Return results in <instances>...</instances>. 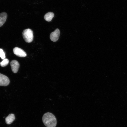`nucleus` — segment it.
Masks as SVG:
<instances>
[{
  "mask_svg": "<svg viewBox=\"0 0 127 127\" xmlns=\"http://www.w3.org/2000/svg\"><path fill=\"white\" fill-rule=\"evenodd\" d=\"M0 57L2 59H4L5 58V54L3 50L0 49Z\"/></svg>",
  "mask_w": 127,
  "mask_h": 127,
  "instance_id": "nucleus-11",
  "label": "nucleus"
},
{
  "mask_svg": "<svg viewBox=\"0 0 127 127\" xmlns=\"http://www.w3.org/2000/svg\"><path fill=\"white\" fill-rule=\"evenodd\" d=\"M10 83L8 78L6 76L0 73V86H6Z\"/></svg>",
  "mask_w": 127,
  "mask_h": 127,
  "instance_id": "nucleus-4",
  "label": "nucleus"
},
{
  "mask_svg": "<svg viewBox=\"0 0 127 127\" xmlns=\"http://www.w3.org/2000/svg\"><path fill=\"white\" fill-rule=\"evenodd\" d=\"M13 51L14 54L19 57H24L27 56L26 53L24 50L18 47L14 48Z\"/></svg>",
  "mask_w": 127,
  "mask_h": 127,
  "instance_id": "nucleus-3",
  "label": "nucleus"
},
{
  "mask_svg": "<svg viewBox=\"0 0 127 127\" xmlns=\"http://www.w3.org/2000/svg\"><path fill=\"white\" fill-rule=\"evenodd\" d=\"M15 119L14 115L13 114H10L5 118L6 123L7 124H10L13 122Z\"/></svg>",
  "mask_w": 127,
  "mask_h": 127,
  "instance_id": "nucleus-8",
  "label": "nucleus"
},
{
  "mask_svg": "<svg viewBox=\"0 0 127 127\" xmlns=\"http://www.w3.org/2000/svg\"><path fill=\"white\" fill-rule=\"evenodd\" d=\"M10 64L12 71L14 73H16L18 71L20 66L19 62L16 60H13L10 62Z\"/></svg>",
  "mask_w": 127,
  "mask_h": 127,
  "instance_id": "nucleus-6",
  "label": "nucleus"
},
{
  "mask_svg": "<svg viewBox=\"0 0 127 127\" xmlns=\"http://www.w3.org/2000/svg\"><path fill=\"white\" fill-rule=\"evenodd\" d=\"M60 33V30L58 28L52 32L50 35V38L51 41L55 42L58 40L59 37Z\"/></svg>",
  "mask_w": 127,
  "mask_h": 127,
  "instance_id": "nucleus-5",
  "label": "nucleus"
},
{
  "mask_svg": "<svg viewBox=\"0 0 127 127\" xmlns=\"http://www.w3.org/2000/svg\"><path fill=\"white\" fill-rule=\"evenodd\" d=\"M54 14L52 12H49L46 13L44 16L45 20L48 22L51 21L54 17Z\"/></svg>",
  "mask_w": 127,
  "mask_h": 127,
  "instance_id": "nucleus-9",
  "label": "nucleus"
},
{
  "mask_svg": "<svg viewBox=\"0 0 127 127\" xmlns=\"http://www.w3.org/2000/svg\"><path fill=\"white\" fill-rule=\"evenodd\" d=\"M7 16V14L5 12H2L0 14V27L2 26L5 23Z\"/></svg>",
  "mask_w": 127,
  "mask_h": 127,
  "instance_id": "nucleus-7",
  "label": "nucleus"
},
{
  "mask_svg": "<svg viewBox=\"0 0 127 127\" xmlns=\"http://www.w3.org/2000/svg\"><path fill=\"white\" fill-rule=\"evenodd\" d=\"M42 120L46 127H55L57 124L56 117L54 115L50 112L44 114L42 117Z\"/></svg>",
  "mask_w": 127,
  "mask_h": 127,
  "instance_id": "nucleus-1",
  "label": "nucleus"
},
{
  "mask_svg": "<svg viewBox=\"0 0 127 127\" xmlns=\"http://www.w3.org/2000/svg\"><path fill=\"white\" fill-rule=\"evenodd\" d=\"M22 35L24 39L26 42L30 43L32 41L33 38V33L31 29L28 28L24 30Z\"/></svg>",
  "mask_w": 127,
  "mask_h": 127,
  "instance_id": "nucleus-2",
  "label": "nucleus"
},
{
  "mask_svg": "<svg viewBox=\"0 0 127 127\" xmlns=\"http://www.w3.org/2000/svg\"><path fill=\"white\" fill-rule=\"evenodd\" d=\"M9 62L8 60L7 59H4L0 63V65L2 67H4L7 66Z\"/></svg>",
  "mask_w": 127,
  "mask_h": 127,
  "instance_id": "nucleus-10",
  "label": "nucleus"
}]
</instances>
